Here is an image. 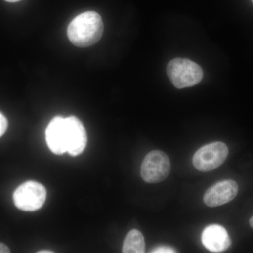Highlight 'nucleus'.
Listing matches in <instances>:
<instances>
[{"label": "nucleus", "mask_w": 253, "mask_h": 253, "mask_svg": "<svg viewBox=\"0 0 253 253\" xmlns=\"http://www.w3.org/2000/svg\"><path fill=\"white\" fill-rule=\"evenodd\" d=\"M10 250L6 245L0 243V253H9Z\"/></svg>", "instance_id": "13"}, {"label": "nucleus", "mask_w": 253, "mask_h": 253, "mask_svg": "<svg viewBox=\"0 0 253 253\" xmlns=\"http://www.w3.org/2000/svg\"><path fill=\"white\" fill-rule=\"evenodd\" d=\"M167 74L177 89L196 85L204 78L202 68L197 63L180 58L169 61L167 66Z\"/></svg>", "instance_id": "2"}, {"label": "nucleus", "mask_w": 253, "mask_h": 253, "mask_svg": "<svg viewBox=\"0 0 253 253\" xmlns=\"http://www.w3.org/2000/svg\"><path fill=\"white\" fill-rule=\"evenodd\" d=\"M102 18L95 11H86L78 15L68 25V39L74 45L88 47L99 41L104 33Z\"/></svg>", "instance_id": "1"}, {"label": "nucleus", "mask_w": 253, "mask_h": 253, "mask_svg": "<svg viewBox=\"0 0 253 253\" xmlns=\"http://www.w3.org/2000/svg\"><path fill=\"white\" fill-rule=\"evenodd\" d=\"M45 187L41 183L28 181L15 190L13 199L15 206L23 211H36L45 203Z\"/></svg>", "instance_id": "3"}, {"label": "nucleus", "mask_w": 253, "mask_h": 253, "mask_svg": "<svg viewBox=\"0 0 253 253\" xmlns=\"http://www.w3.org/2000/svg\"><path fill=\"white\" fill-rule=\"evenodd\" d=\"M170 162L166 154L159 150L151 151L141 163V176L146 182L155 184L163 181L169 175Z\"/></svg>", "instance_id": "4"}, {"label": "nucleus", "mask_w": 253, "mask_h": 253, "mask_svg": "<svg viewBox=\"0 0 253 253\" xmlns=\"http://www.w3.org/2000/svg\"><path fill=\"white\" fill-rule=\"evenodd\" d=\"M205 247L213 253H221L229 249L231 241L225 228L219 224H212L205 228L201 236Z\"/></svg>", "instance_id": "9"}, {"label": "nucleus", "mask_w": 253, "mask_h": 253, "mask_svg": "<svg viewBox=\"0 0 253 253\" xmlns=\"http://www.w3.org/2000/svg\"><path fill=\"white\" fill-rule=\"evenodd\" d=\"M144 238L140 231L132 229L126 234L123 242V253H143L145 252Z\"/></svg>", "instance_id": "10"}, {"label": "nucleus", "mask_w": 253, "mask_h": 253, "mask_svg": "<svg viewBox=\"0 0 253 253\" xmlns=\"http://www.w3.org/2000/svg\"><path fill=\"white\" fill-rule=\"evenodd\" d=\"M45 137L48 147L53 154L61 155L67 152L64 118L56 116L50 121L46 129Z\"/></svg>", "instance_id": "8"}, {"label": "nucleus", "mask_w": 253, "mask_h": 253, "mask_svg": "<svg viewBox=\"0 0 253 253\" xmlns=\"http://www.w3.org/2000/svg\"><path fill=\"white\" fill-rule=\"evenodd\" d=\"M239 186L235 181L228 179L217 182L209 188L204 196V201L209 207H217L227 204L236 197Z\"/></svg>", "instance_id": "7"}, {"label": "nucleus", "mask_w": 253, "mask_h": 253, "mask_svg": "<svg viewBox=\"0 0 253 253\" xmlns=\"http://www.w3.org/2000/svg\"><path fill=\"white\" fill-rule=\"evenodd\" d=\"M52 251H38V253H53Z\"/></svg>", "instance_id": "14"}, {"label": "nucleus", "mask_w": 253, "mask_h": 253, "mask_svg": "<svg viewBox=\"0 0 253 253\" xmlns=\"http://www.w3.org/2000/svg\"><path fill=\"white\" fill-rule=\"evenodd\" d=\"M8 127V121L6 117L0 113V137L4 135Z\"/></svg>", "instance_id": "11"}, {"label": "nucleus", "mask_w": 253, "mask_h": 253, "mask_svg": "<svg viewBox=\"0 0 253 253\" xmlns=\"http://www.w3.org/2000/svg\"><path fill=\"white\" fill-rule=\"evenodd\" d=\"M67 152L72 156L81 154L85 149L87 136L85 128L76 116L65 118Z\"/></svg>", "instance_id": "6"}, {"label": "nucleus", "mask_w": 253, "mask_h": 253, "mask_svg": "<svg viewBox=\"0 0 253 253\" xmlns=\"http://www.w3.org/2000/svg\"><path fill=\"white\" fill-rule=\"evenodd\" d=\"M228 154L229 149L224 143H211L195 153L193 164L201 172H210L221 166L227 158Z\"/></svg>", "instance_id": "5"}, {"label": "nucleus", "mask_w": 253, "mask_h": 253, "mask_svg": "<svg viewBox=\"0 0 253 253\" xmlns=\"http://www.w3.org/2000/svg\"><path fill=\"white\" fill-rule=\"evenodd\" d=\"M4 1H7V2H17V1H21V0H4Z\"/></svg>", "instance_id": "15"}, {"label": "nucleus", "mask_w": 253, "mask_h": 253, "mask_svg": "<svg viewBox=\"0 0 253 253\" xmlns=\"http://www.w3.org/2000/svg\"><path fill=\"white\" fill-rule=\"evenodd\" d=\"M252 1H253V0H252Z\"/></svg>", "instance_id": "17"}, {"label": "nucleus", "mask_w": 253, "mask_h": 253, "mask_svg": "<svg viewBox=\"0 0 253 253\" xmlns=\"http://www.w3.org/2000/svg\"><path fill=\"white\" fill-rule=\"evenodd\" d=\"M151 253H176V251L172 248L167 247V246H161V247L156 248L153 250Z\"/></svg>", "instance_id": "12"}, {"label": "nucleus", "mask_w": 253, "mask_h": 253, "mask_svg": "<svg viewBox=\"0 0 253 253\" xmlns=\"http://www.w3.org/2000/svg\"><path fill=\"white\" fill-rule=\"evenodd\" d=\"M250 225H251V227L253 229V216L251 218V219H250Z\"/></svg>", "instance_id": "16"}]
</instances>
